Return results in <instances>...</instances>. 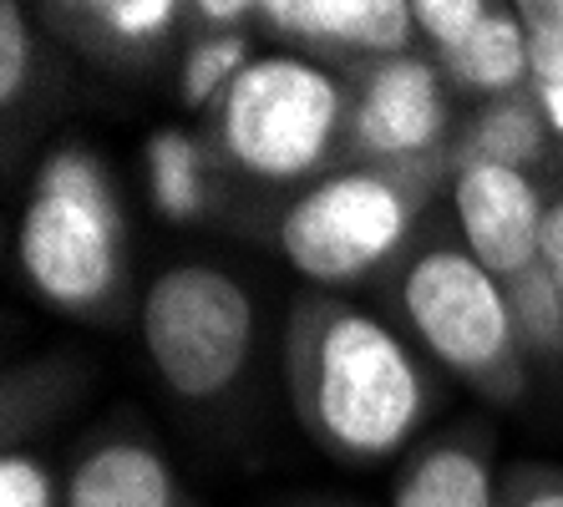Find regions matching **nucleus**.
Wrapping results in <instances>:
<instances>
[{
    "label": "nucleus",
    "mask_w": 563,
    "mask_h": 507,
    "mask_svg": "<svg viewBox=\"0 0 563 507\" xmlns=\"http://www.w3.org/2000/svg\"><path fill=\"white\" fill-rule=\"evenodd\" d=\"M279 371L305 442L341 467L401 462L442 406L437 365L380 310L325 289L289 305Z\"/></svg>",
    "instance_id": "nucleus-1"
},
{
    "label": "nucleus",
    "mask_w": 563,
    "mask_h": 507,
    "mask_svg": "<svg viewBox=\"0 0 563 507\" xmlns=\"http://www.w3.org/2000/svg\"><path fill=\"white\" fill-rule=\"evenodd\" d=\"M15 264L52 315L97 330L137 320L128 198L87 137H56L36 157L15 219Z\"/></svg>",
    "instance_id": "nucleus-2"
},
{
    "label": "nucleus",
    "mask_w": 563,
    "mask_h": 507,
    "mask_svg": "<svg viewBox=\"0 0 563 507\" xmlns=\"http://www.w3.org/2000/svg\"><path fill=\"white\" fill-rule=\"evenodd\" d=\"M452 194V153L417 163H345L300 188L269 223V244L310 289L345 295L380 285Z\"/></svg>",
    "instance_id": "nucleus-3"
},
{
    "label": "nucleus",
    "mask_w": 563,
    "mask_h": 507,
    "mask_svg": "<svg viewBox=\"0 0 563 507\" xmlns=\"http://www.w3.org/2000/svg\"><path fill=\"white\" fill-rule=\"evenodd\" d=\"M380 315L417 345L437 371L477 390L487 406H518L533 390L508 295L462 244L457 223L432 219L407 260L380 279Z\"/></svg>",
    "instance_id": "nucleus-4"
},
{
    "label": "nucleus",
    "mask_w": 563,
    "mask_h": 507,
    "mask_svg": "<svg viewBox=\"0 0 563 507\" xmlns=\"http://www.w3.org/2000/svg\"><path fill=\"white\" fill-rule=\"evenodd\" d=\"M351 87L325 66L289 52H264L203 118L209 143L234 178L260 188H310L345 168Z\"/></svg>",
    "instance_id": "nucleus-5"
},
{
    "label": "nucleus",
    "mask_w": 563,
    "mask_h": 507,
    "mask_svg": "<svg viewBox=\"0 0 563 507\" xmlns=\"http://www.w3.org/2000/svg\"><path fill=\"white\" fill-rule=\"evenodd\" d=\"M137 335L157 386L184 411H223L254 376L260 299L213 260H178L153 274L137 305Z\"/></svg>",
    "instance_id": "nucleus-6"
},
{
    "label": "nucleus",
    "mask_w": 563,
    "mask_h": 507,
    "mask_svg": "<svg viewBox=\"0 0 563 507\" xmlns=\"http://www.w3.org/2000/svg\"><path fill=\"white\" fill-rule=\"evenodd\" d=\"M345 87H351L345 163H417V157L452 153L462 118L457 91L437 56H391L345 77Z\"/></svg>",
    "instance_id": "nucleus-7"
},
{
    "label": "nucleus",
    "mask_w": 563,
    "mask_h": 507,
    "mask_svg": "<svg viewBox=\"0 0 563 507\" xmlns=\"http://www.w3.org/2000/svg\"><path fill=\"white\" fill-rule=\"evenodd\" d=\"M260 41L335 77L421 52L411 0H260Z\"/></svg>",
    "instance_id": "nucleus-8"
},
{
    "label": "nucleus",
    "mask_w": 563,
    "mask_h": 507,
    "mask_svg": "<svg viewBox=\"0 0 563 507\" xmlns=\"http://www.w3.org/2000/svg\"><path fill=\"white\" fill-rule=\"evenodd\" d=\"M36 26L102 77H153L188 41V0H36Z\"/></svg>",
    "instance_id": "nucleus-9"
},
{
    "label": "nucleus",
    "mask_w": 563,
    "mask_h": 507,
    "mask_svg": "<svg viewBox=\"0 0 563 507\" xmlns=\"http://www.w3.org/2000/svg\"><path fill=\"white\" fill-rule=\"evenodd\" d=\"M452 223L472 260L483 264L498 285H512L543 260V219L553 198L533 173L518 168H457L452 173Z\"/></svg>",
    "instance_id": "nucleus-10"
},
{
    "label": "nucleus",
    "mask_w": 563,
    "mask_h": 507,
    "mask_svg": "<svg viewBox=\"0 0 563 507\" xmlns=\"http://www.w3.org/2000/svg\"><path fill=\"white\" fill-rule=\"evenodd\" d=\"M62 482V507H209L173 467L163 442L137 421H107L87 431Z\"/></svg>",
    "instance_id": "nucleus-11"
},
{
    "label": "nucleus",
    "mask_w": 563,
    "mask_h": 507,
    "mask_svg": "<svg viewBox=\"0 0 563 507\" xmlns=\"http://www.w3.org/2000/svg\"><path fill=\"white\" fill-rule=\"evenodd\" d=\"M71 97V56L36 26L31 5H0V132H5V173H21L26 147L41 143L46 122Z\"/></svg>",
    "instance_id": "nucleus-12"
},
{
    "label": "nucleus",
    "mask_w": 563,
    "mask_h": 507,
    "mask_svg": "<svg viewBox=\"0 0 563 507\" xmlns=\"http://www.w3.org/2000/svg\"><path fill=\"white\" fill-rule=\"evenodd\" d=\"M498 427L452 421L427 431L391 477V507H498Z\"/></svg>",
    "instance_id": "nucleus-13"
},
{
    "label": "nucleus",
    "mask_w": 563,
    "mask_h": 507,
    "mask_svg": "<svg viewBox=\"0 0 563 507\" xmlns=\"http://www.w3.org/2000/svg\"><path fill=\"white\" fill-rule=\"evenodd\" d=\"M137 173H143L147 209L168 229H198L229 209L234 173L219 157V147L209 143V132L178 128V122L153 128L137 147Z\"/></svg>",
    "instance_id": "nucleus-14"
},
{
    "label": "nucleus",
    "mask_w": 563,
    "mask_h": 507,
    "mask_svg": "<svg viewBox=\"0 0 563 507\" xmlns=\"http://www.w3.org/2000/svg\"><path fill=\"white\" fill-rule=\"evenodd\" d=\"M559 137L549 128V112L538 102V91H512L498 102H477L467 118L457 122V137H452V173L457 168H518L533 173L553 157Z\"/></svg>",
    "instance_id": "nucleus-15"
},
{
    "label": "nucleus",
    "mask_w": 563,
    "mask_h": 507,
    "mask_svg": "<svg viewBox=\"0 0 563 507\" xmlns=\"http://www.w3.org/2000/svg\"><path fill=\"white\" fill-rule=\"evenodd\" d=\"M87 390V361L71 351H46L5 371L0 386V452H21L36 431L56 427V417L71 411Z\"/></svg>",
    "instance_id": "nucleus-16"
},
{
    "label": "nucleus",
    "mask_w": 563,
    "mask_h": 507,
    "mask_svg": "<svg viewBox=\"0 0 563 507\" xmlns=\"http://www.w3.org/2000/svg\"><path fill=\"white\" fill-rule=\"evenodd\" d=\"M437 66L446 71L457 97H477V102H498L512 91H528L533 87V41H528V26L518 21V5H493L483 31L452 56H442Z\"/></svg>",
    "instance_id": "nucleus-17"
},
{
    "label": "nucleus",
    "mask_w": 563,
    "mask_h": 507,
    "mask_svg": "<svg viewBox=\"0 0 563 507\" xmlns=\"http://www.w3.org/2000/svg\"><path fill=\"white\" fill-rule=\"evenodd\" d=\"M260 56H264L260 31H198V36H188L178 62H173L178 107L209 118L213 107L223 102V91L234 87Z\"/></svg>",
    "instance_id": "nucleus-18"
},
{
    "label": "nucleus",
    "mask_w": 563,
    "mask_h": 507,
    "mask_svg": "<svg viewBox=\"0 0 563 507\" xmlns=\"http://www.w3.org/2000/svg\"><path fill=\"white\" fill-rule=\"evenodd\" d=\"M503 295H508L512 326H518V340H523L533 371L563 365V285L553 279L549 264L538 260L528 274L503 285Z\"/></svg>",
    "instance_id": "nucleus-19"
},
{
    "label": "nucleus",
    "mask_w": 563,
    "mask_h": 507,
    "mask_svg": "<svg viewBox=\"0 0 563 507\" xmlns=\"http://www.w3.org/2000/svg\"><path fill=\"white\" fill-rule=\"evenodd\" d=\"M498 0H411V15H417V36L427 56H452L457 46H467L483 21L493 15Z\"/></svg>",
    "instance_id": "nucleus-20"
},
{
    "label": "nucleus",
    "mask_w": 563,
    "mask_h": 507,
    "mask_svg": "<svg viewBox=\"0 0 563 507\" xmlns=\"http://www.w3.org/2000/svg\"><path fill=\"white\" fill-rule=\"evenodd\" d=\"M66 503V482L62 472L36 452H0V507H62Z\"/></svg>",
    "instance_id": "nucleus-21"
},
{
    "label": "nucleus",
    "mask_w": 563,
    "mask_h": 507,
    "mask_svg": "<svg viewBox=\"0 0 563 507\" xmlns=\"http://www.w3.org/2000/svg\"><path fill=\"white\" fill-rule=\"evenodd\" d=\"M498 507H563V462H508L498 477Z\"/></svg>",
    "instance_id": "nucleus-22"
},
{
    "label": "nucleus",
    "mask_w": 563,
    "mask_h": 507,
    "mask_svg": "<svg viewBox=\"0 0 563 507\" xmlns=\"http://www.w3.org/2000/svg\"><path fill=\"white\" fill-rule=\"evenodd\" d=\"M260 0H188V36L198 31H254Z\"/></svg>",
    "instance_id": "nucleus-23"
},
{
    "label": "nucleus",
    "mask_w": 563,
    "mask_h": 507,
    "mask_svg": "<svg viewBox=\"0 0 563 507\" xmlns=\"http://www.w3.org/2000/svg\"><path fill=\"white\" fill-rule=\"evenodd\" d=\"M533 41V87H563V36H528Z\"/></svg>",
    "instance_id": "nucleus-24"
},
{
    "label": "nucleus",
    "mask_w": 563,
    "mask_h": 507,
    "mask_svg": "<svg viewBox=\"0 0 563 507\" xmlns=\"http://www.w3.org/2000/svg\"><path fill=\"white\" fill-rule=\"evenodd\" d=\"M518 21L528 36H563V0H518Z\"/></svg>",
    "instance_id": "nucleus-25"
},
{
    "label": "nucleus",
    "mask_w": 563,
    "mask_h": 507,
    "mask_svg": "<svg viewBox=\"0 0 563 507\" xmlns=\"http://www.w3.org/2000/svg\"><path fill=\"white\" fill-rule=\"evenodd\" d=\"M543 264H549L553 279L563 285V194L549 203V219H543Z\"/></svg>",
    "instance_id": "nucleus-26"
},
{
    "label": "nucleus",
    "mask_w": 563,
    "mask_h": 507,
    "mask_svg": "<svg viewBox=\"0 0 563 507\" xmlns=\"http://www.w3.org/2000/svg\"><path fill=\"white\" fill-rule=\"evenodd\" d=\"M533 91H538V102H543V112H549L553 137L563 143V87H533Z\"/></svg>",
    "instance_id": "nucleus-27"
},
{
    "label": "nucleus",
    "mask_w": 563,
    "mask_h": 507,
    "mask_svg": "<svg viewBox=\"0 0 563 507\" xmlns=\"http://www.w3.org/2000/svg\"><path fill=\"white\" fill-rule=\"evenodd\" d=\"M289 507H361V503H351V497H300Z\"/></svg>",
    "instance_id": "nucleus-28"
}]
</instances>
